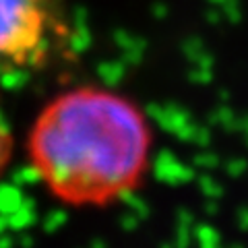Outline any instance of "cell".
<instances>
[{
  "mask_svg": "<svg viewBox=\"0 0 248 248\" xmlns=\"http://www.w3.org/2000/svg\"><path fill=\"white\" fill-rule=\"evenodd\" d=\"M153 126L133 97L73 85L46 102L25 135L35 180L58 203L102 209L130 197L153 161Z\"/></svg>",
  "mask_w": 248,
  "mask_h": 248,
  "instance_id": "6da1fadb",
  "label": "cell"
},
{
  "mask_svg": "<svg viewBox=\"0 0 248 248\" xmlns=\"http://www.w3.org/2000/svg\"><path fill=\"white\" fill-rule=\"evenodd\" d=\"M62 0H0V68L40 71L66 44Z\"/></svg>",
  "mask_w": 248,
  "mask_h": 248,
  "instance_id": "7a4b0ae2",
  "label": "cell"
},
{
  "mask_svg": "<svg viewBox=\"0 0 248 248\" xmlns=\"http://www.w3.org/2000/svg\"><path fill=\"white\" fill-rule=\"evenodd\" d=\"M13 151H15V137H13L9 118H6V112H4L2 93H0V176L9 168L13 159Z\"/></svg>",
  "mask_w": 248,
  "mask_h": 248,
  "instance_id": "3957f363",
  "label": "cell"
}]
</instances>
